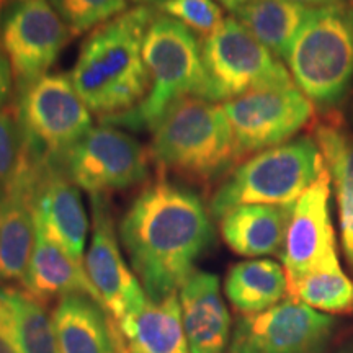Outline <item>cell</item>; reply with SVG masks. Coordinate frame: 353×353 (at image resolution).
Wrapping results in <instances>:
<instances>
[{"mask_svg": "<svg viewBox=\"0 0 353 353\" xmlns=\"http://www.w3.org/2000/svg\"><path fill=\"white\" fill-rule=\"evenodd\" d=\"M312 138L334 185L342 249L353 268V132L342 114L330 113L316 123Z\"/></svg>", "mask_w": 353, "mask_h": 353, "instance_id": "ffe728a7", "label": "cell"}, {"mask_svg": "<svg viewBox=\"0 0 353 353\" xmlns=\"http://www.w3.org/2000/svg\"><path fill=\"white\" fill-rule=\"evenodd\" d=\"M12 81L13 74L8 57L6 54V50L2 46V38H0V108L6 107L8 97L12 92Z\"/></svg>", "mask_w": 353, "mask_h": 353, "instance_id": "4dcf8cb0", "label": "cell"}, {"mask_svg": "<svg viewBox=\"0 0 353 353\" xmlns=\"http://www.w3.org/2000/svg\"><path fill=\"white\" fill-rule=\"evenodd\" d=\"M72 37L95 30L126 12L128 0H48Z\"/></svg>", "mask_w": 353, "mask_h": 353, "instance_id": "4316f807", "label": "cell"}, {"mask_svg": "<svg viewBox=\"0 0 353 353\" xmlns=\"http://www.w3.org/2000/svg\"><path fill=\"white\" fill-rule=\"evenodd\" d=\"M224 293L242 316L257 314L290 296L288 278L283 265L275 260H244L229 268Z\"/></svg>", "mask_w": 353, "mask_h": 353, "instance_id": "603a6c76", "label": "cell"}, {"mask_svg": "<svg viewBox=\"0 0 353 353\" xmlns=\"http://www.w3.org/2000/svg\"><path fill=\"white\" fill-rule=\"evenodd\" d=\"M92 208L90 244L83 257L87 276L99 301L117 322L148 303L143 285L123 257L110 200L105 195H88Z\"/></svg>", "mask_w": 353, "mask_h": 353, "instance_id": "5bb4252c", "label": "cell"}, {"mask_svg": "<svg viewBox=\"0 0 353 353\" xmlns=\"http://www.w3.org/2000/svg\"><path fill=\"white\" fill-rule=\"evenodd\" d=\"M290 298L298 299L309 307L325 314H352L353 281L343 273L342 267L335 270L317 272L304 276L290 288Z\"/></svg>", "mask_w": 353, "mask_h": 353, "instance_id": "d4e9b609", "label": "cell"}, {"mask_svg": "<svg viewBox=\"0 0 353 353\" xmlns=\"http://www.w3.org/2000/svg\"><path fill=\"white\" fill-rule=\"evenodd\" d=\"M23 157L25 143L17 107L0 108V188L10 182Z\"/></svg>", "mask_w": 353, "mask_h": 353, "instance_id": "f1b7e54d", "label": "cell"}, {"mask_svg": "<svg viewBox=\"0 0 353 353\" xmlns=\"http://www.w3.org/2000/svg\"><path fill=\"white\" fill-rule=\"evenodd\" d=\"M214 2H218L223 7H226L228 10L236 12V10H239L242 6H245V3L252 2V0H214Z\"/></svg>", "mask_w": 353, "mask_h": 353, "instance_id": "d6a6232c", "label": "cell"}, {"mask_svg": "<svg viewBox=\"0 0 353 353\" xmlns=\"http://www.w3.org/2000/svg\"><path fill=\"white\" fill-rule=\"evenodd\" d=\"M149 152L120 128H92L63 157L69 180L88 195H105L143 183L149 176Z\"/></svg>", "mask_w": 353, "mask_h": 353, "instance_id": "9c48e42d", "label": "cell"}, {"mask_svg": "<svg viewBox=\"0 0 353 353\" xmlns=\"http://www.w3.org/2000/svg\"><path fill=\"white\" fill-rule=\"evenodd\" d=\"M223 108L241 159L288 143L314 120V105L296 85L260 88L224 101Z\"/></svg>", "mask_w": 353, "mask_h": 353, "instance_id": "8fae6325", "label": "cell"}, {"mask_svg": "<svg viewBox=\"0 0 353 353\" xmlns=\"http://www.w3.org/2000/svg\"><path fill=\"white\" fill-rule=\"evenodd\" d=\"M206 100H232L260 88L293 87L290 70L234 17L201 43Z\"/></svg>", "mask_w": 353, "mask_h": 353, "instance_id": "ba28073f", "label": "cell"}, {"mask_svg": "<svg viewBox=\"0 0 353 353\" xmlns=\"http://www.w3.org/2000/svg\"><path fill=\"white\" fill-rule=\"evenodd\" d=\"M159 8L203 38L211 37L226 20L214 0H165Z\"/></svg>", "mask_w": 353, "mask_h": 353, "instance_id": "83f0119b", "label": "cell"}, {"mask_svg": "<svg viewBox=\"0 0 353 353\" xmlns=\"http://www.w3.org/2000/svg\"><path fill=\"white\" fill-rule=\"evenodd\" d=\"M337 325L335 317L288 296L267 311L241 316L228 353H324Z\"/></svg>", "mask_w": 353, "mask_h": 353, "instance_id": "30bf717a", "label": "cell"}, {"mask_svg": "<svg viewBox=\"0 0 353 353\" xmlns=\"http://www.w3.org/2000/svg\"><path fill=\"white\" fill-rule=\"evenodd\" d=\"M330 192L332 182L324 165L311 187L291 206L283 247L280 250L281 265L288 278V293L291 286L304 276L341 268L330 218Z\"/></svg>", "mask_w": 353, "mask_h": 353, "instance_id": "7c38bea8", "label": "cell"}, {"mask_svg": "<svg viewBox=\"0 0 353 353\" xmlns=\"http://www.w3.org/2000/svg\"><path fill=\"white\" fill-rule=\"evenodd\" d=\"M114 325L123 353H190L179 293L161 301L148 299Z\"/></svg>", "mask_w": 353, "mask_h": 353, "instance_id": "d6986e66", "label": "cell"}, {"mask_svg": "<svg viewBox=\"0 0 353 353\" xmlns=\"http://www.w3.org/2000/svg\"><path fill=\"white\" fill-rule=\"evenodd\" d=\"M286 63L294 85L314 107H337L353 83V6L316 8Z\"/></svg>", "mask_w": 353, "mask_h": 353, "instance_id": "8992f818", "label": "cell"}, {"mask_svg": "<svg viewBox=\"0 0 353 353\" xmlns=\"http://www.w3.org/2000/svg\"><path fill=\"white\" fill-rule=\"evenodd\" d=\"M314 10L290 0H252L234 12V19L278 59H286Z\"/></svg>", "mask_w": 353, "mask_h": 353, "instance_id": "cb8c5ba5", "label": "cell"}, {"mask_svg": "<svg viewBox=\"0 0 353 353\" xmlns=\"http://www.w3.org/2000/svg\"><path fill=\"white\" fill-rule=\"evenodd\" d=\"M41 164L25 151V157L2 188L0 196V281L23 280L34 242L37 223L33 213V195Z\"/></svg>", "mask_w": 353, "mask_h": 353, "instance_id": "9a60e30c", "label": "cell"}, {"mask_svg": "<svg viewBox=\"0 0 353 353\" xmlns=\"http://www.w3.org/2000/svg\"><path fill=\"white\" fill-rule=\"evenodd\" d=\"M21 283L26 293L41 303L70 294H87L99 301L83 263L74 260L63 247L48 239L38 229L32 259Z\"/></svg>", "mask_w": 353, "mask_h": 353, "instance_id": "44dd1931", "label": "cell"}, {"mask_svg": "<svg viewBox=\"0 0 353 353\" xmlns=\"http://www.w3.org/2000/svg\"><path fill=\"white\" fill-rule=\"evenodd\" d=\"M149 157L162 176L208 185L241 161L223 105L188 97L152 131Z\"/></svg>", "mask_w": 353, "mask_h": 353, "instance_id": "277c9868", "label": "cell"}, {"mask_svg": "<svg viewBox=\"0 0 353 353\" xmlns=\"http://www.w3.org/2000/svg\"><path fill=\"white\" fill-rule=\"evenodd\" d=\"M157 12L138 6L97 26L82 43L70 81L90 112L101 118L125 113L148 95L143 43Z\"/></svg>", "mask_w": 353, "mask_h": 353, "instance_id": "7a4b0ae2", "label": "cell"}, {"mask_svg": "<svg viewBox=\"0 0 353 353\" xmlns=\"http://www.w3.org/2000/svg\"><path fill=\"white\" fill-rule=\"evenodd\" d=\"M335 353H353V345L343 347V348H341V350H339V352H335Z\"/></svg>", "mask_w": 353, "mask_h": 353, "instance_id": "d590c367", "label": "cell"}, {"mask_svg": "<svg viewBox=\"0 0 353 353\" xmlns=\"http://www.w3.org/2000/svg\"><path fill=\"white\" fill-rule=\"evenodd\" d=\"M324 165L314 138L309 136L265 149L237 165L216 188L210 213L221 219L241 205L293 206Z\"/></svg>", "mask_w": 353, "mask_h": 353, "instance_id": "5b68a950", "label": "cell"}, {"mask_svg": "<svg viewBox=\"0 0 353 353\" xmlns=\"http://www.w3.org/2000/svg\"><path fill=\"white\" fill-rule=\"evenodd\" d=\"M148 299L176 294L214 237L205 203L172 180L149 183L131 201L118 231Z\"/></svg>", "mask_w": 353, "mask_h": 353, "instance_id": "6da1fadb", "label": "cell"}, {"mask_svg": "<svg viewBox=\"0 0 353 353\" xmlns=\"http://www.w3.org/2000/svg\"><path fill=\"white\" fill-rule=\"evenodd\" d=\"M17 114L33 161L63 165L64 154L92 130V112L70 77L46 74L19 94Z\"/></svg>", "mask_w": 353, "mask_h": 353, "instance_id": "52a82bcc", "label": "cell"}, {"mask_svg": "<svg viewBox=\"0 0 353 353\" xmlns=\"http://www.w3.org/2000/svg\"><path fill=\"white\" fill-rule=\"evenodd\" d=\"M179 299L190 353H228L231 316L221 296L219 278L195 270L180 288Z\"/></svg>", "mask_w": 353, "mask_h": 353, "instance_id": "e0dca14e", "label": "cell"}, {"mask_svg": "<svg viewBox=\"0 0 353 353\" xmlns=\"http://www.w3.org/2000/svg\"><path fill=\"white\" fill-rule=\"evenodd\" d=\"M290 2L301 3V6L311 7V8H329V7H337L347 3V0H290Z\"/></svg>", "mask_w": 353, "mask_h": 353, "instance_id": "1f68e13d", "label": "cell"}, {"mask_svg": "<svg viewBox=\"0 0 353 353\" xmlns=\"http://www.w3.org/2000/svg\"><path fill=\"white\" fill-rule=\"evenodd\" d=\"M143 57L149 72L148 95L125 113L101 118V125L154 131L179 101L188 97L206 100L201 43L179 20L165 13L154 17L144 37Z\"/></svg>", "mask_w": 353, "mask_h": 353, "instance_id": "3957f363", "label": "cell"}, {"mask_svg": "<svg viewBox=\"0 0 353 353\" xmlns=\"http://www.w3.org/2000/svg\"><path fill=\"white\" fill-rule=\"evenodd\" d=\"M37 229L48 239L83 263L88 218L77 185L69 180L61 164H44L33 195Z\"/></svg>", "mask_w": 353, "mask_h": 353, "instance_id": "2e32d148", "label": "cell"}, {"mask_svg": "<svg viewBox=\"0 0 353 353\" xmlns=\"http://www.w3.org/2000/svg\"><path fill=\"white\" fill-rule=\"evenodd\" d=\"M0 353H23L12 301V288H0Z\"/></svg>", "mask_w": 353, "mask_h": 353, "instance_id": "f546056e", "label": "cell"}, {"mask_svg": "<svg viewBox=\"0 0 353 353\" xmlns=\"http://www.w3.org/2000/svg\"><path fill=\"white\" fill-rule=\"evenodd\" d=\"M131 2L138 3V6L151 7V6H161V3L165 2V0H131Z\"/></svg>", "mask_w": 353, "mask_h": 353, "instance_id": "836d02e7", "label": "cell"}, {"mask_svg": "<svg viewBox=\"0 0 353 353\" xmlns=\"http://www.w3.org/2000/svg\"><path fill=\"white\" fill-rule=\"evenodd\" d=\"M0 38L20 94L46 76L72 34L48 0H19L3 17Z\"/></svg>", "mask_w": 353, "mask_h": 353, "instance_id": "4fadbf2b", "label": "cell"}, {"mask_svg": "<svg viewBox=\"0 0 353 353\" xmlns=\"http://www.w3.org/2000/svg\"><path fill=\"white\" fill-rule=\"evenodd\" d=\"M12 301L23 353H61L54 322L51 314H48L44 303L26 291L13 288Z\"/></svg>", "mask_w": 353, "mask_h": 353, "instance_id": "484cf974", "label": "cell"}, {"mask_svg": "<svg viewBox=\"0 0 353 353\" xmlns=\"http://www.w3.org/2000/svg\"><path fill=\"white\" fill-rule=\"evenodd\" d=\"M61 353H123L108 312L87 294L61 298L51 312Z\"/></svg>", "mask_w": 353, "mask_h": 353, "instance_id": "ac0fdd59", "label": "cell"}, {"mask_svg": "<svg viewBox=\"0 0 353 353\" xmlns=\"http://www.w3.org/2000/svg\"><path fill=\"white\" fill-rule=\"evenodd\" d=\"M15 2H19V0H0V10H2L3 7H10L12 3H15Z\"/></svg>", "mask_w": 353, "mask_h": 353, "instance_id": "e575fe53", "label": "cell"}, {"mask_svg": "<svg viewBox=\"0 0 353 353\" xmlns=\"http://www.w3.org/2000/svg\"><path fill=\"white\" fill-rule=\"evenodd\" d=\"M291 206L241 205L219 219L224 242L241 257L257 259L280 254Z\"/></svg>", "mask_w": 353, "mask_h": 353, "instance_id": "7402d4cb", "label": "cell"}]
</instances>
